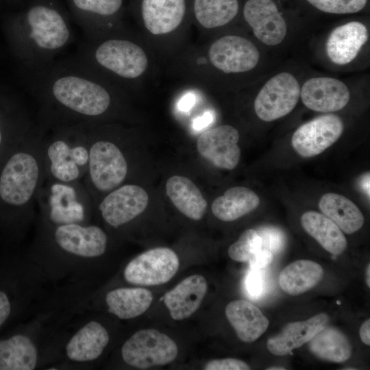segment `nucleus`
Masks as SVG:
<instances>
[{
    "mask_svg": "<svg viewBox=\"0 0 370 370\" xmlns=\"http://www.w3.org/2000/svg\"><path fill=\"white\" fill-rule=\"evenodd\" d=\"M29 95L39 127L98 124L116 114L124 90L74 58L27 69Z\"/></svg>",
    "mask_w": 370,
    "mask_h": 370,
    "instance_id": "1",
    "label": "nucleus"
},
{
    "mask_svg": "<svg viewBox=\"0 0 370 370\" xmlns=\"http://www.w3.org/2000/svg\"><path fill=\"white\" fill-rule=\"evenodd\" d=\"M26 252L56 286L88 287L95 262L108 247V236L92 223L53 224L38 217Z\"/></svg>",
    "mask_w": 370,
    "mask_h": 370,
    "instance_id": "2",
    "label": "nucleus"
},
{
    "mask_svg": "<svg viewBox=\"0 0 370 370\" xmlns=\"http://www.w3.org/2000/svg\"><path fill=\"white\" fill-rule=\"evenodd\" d=\"M76 314L73 297L56 292L34 315L0 336V370L51 369L66 326Z\"/></svg>",
    "mask_w": 370,
    "mask_h": 370,
    "instance_id": "3",
    "label": "nucleus"
},
{
    "mask_svg": "<svg viewBox=\"0 0 370 370\" xmlns=\"http://www.w3.org/2000/svg\"><path fill=\"white\" fill-rule=\"evenodd\" d=\"M14 29L27 69L55 60L74 39L70 18L58 0H29L14 19Z\"/></svg>",
    "mask_w": 370,
    "mask_h": 370,
    "instance_id": "4",
    "label": "nucleus"
},
{
    "mask_svg": "<svg viewBox=\"0 0 370 370\" xmlns=\"http://www.w3.org/2000/svg\"><path fill=\"white\" fill-rule=\"evenodd\" d=\"M73 58L124 90L140 80L149 65L145 49L124 28L85 38Z\"/></svg>",
    "mask_w": 370,
    "mask_h": 370,
    "instance_id": "5",
    "label": "nucleus"
},
{
    "mask_svg": "<svg viewBox=\"0 0 370 370\" xmlns=\"http://www.w3.org/2000/svg\"><path fill=\"white\" fill-rule=\"evenodd\" d=\"M56 288L26 254L0 270V332L15 319L34 315Z\"/></svg>",
    "mask_w": 370,
    "mask_h": 370,
    "instance_id": "6",
    "label": "nucleus"
},
{
    "mask_svg": "<svg viewBox=\"0 0 370 370\" xmlns=\"http://www.w3.org/2000/svg\"><path fill=\"white\" fill-rule=\"evenodd\" d=\"M42 145L47 179L67 183L83 180L89 160L86 124L53 127L44 132Z\"/></svg>",
    "mask_w": 370,
    "mask_h": 370,
    "instance_id": "7",
    "label": "nucleus"
},
{
    "mask_svg": "<svg viewBox=\"0 0 370 370\" xmlns=\"http://www.w3.org/2000/svg\"><path fill=\"white\" fill-rule=\"evenodd\" d=\"M86 130L89 160L82 182L94 205L103 195L123 184L129 163L120 145L106 137L102 123L86 124Z\"/></svg>",
    "mask_w": 370,
    "mask_h": 370,
    "instance_id": "8",
    "label": "nucleus"
},
{
    "mask_svg": "<svg viewBox=\"0 0 370 370\" xmlns=\"http://www.w3.org/2000/svg\"><path fill=\"white\" fill-rule=\"evenodd\" d=\"M110 340L104 324L81 310L68 324L51 369H86L103 356Z\"/></svg>",
    "mask_w": 370,
    "mask_h": 370,
    "instance_id": "9",
    "label": "nucleus"
},
{
    "mask_svg": "<svg viewBox=\"0 0 370 370\" xmlns=\"http://www.w3.org/2000/svg\"><path fill=\"white\" fill-rule=\"evenodd\" d=\"M93 204L82 181L46 178L38 197V217L53 224L90 223Z\"/></svg>",
    "mask_w": 370,
    "mask_h": 370,
    "instance_id": "10",
    "label": "nucleus"
},
{
    "mask_svg": "<svg viewBox=\"0 0 370 370\" xmlns=\"http://www.w3.org/2000/svg\"><path fill=\"white\" fill-rule=\"evenodd\" d=\"M192 0H132L131 8L147 34L155 38L174 35L192 21Z\"/></svg>",
    "mask_w": 370,
    "mask_h": 370,
    "instance_id": "11",
    "label": "nucleus"
},
{
    "mask_svg": "<svg viewBox=\"0 0 370 370\" xmlns=\"http://www.w3.org/2000/svg\"><path fill=\"white\" fill-rule=\"evenodd\" d=\"M175 342L155 329L140 330L122 345L121 356L130 367L145 369L167 365L176 358Z\"/></svg>",
    "mask_w": 370,
    "mask_h": 370,
    "instance_id": "12",
    "label": "nucleus"
},
{
    "mask_svg": "<svg viewBox=\"0 0 370 370\" xmlns=\"http://www.w3.org/2000/svg\"><path fill=\"white\" fill-rule=\"evenodd\" d=\"M86 39L123 29L125 0H66Z\"/></svg>",
    "mask_w": 370,
    "mask_h": 370,
    "instance_id": "13",
    "label": "nucleus"
},
{
    "mask_svg": "<svg viewBox=\"0 0 370 370\" xmlns=\"http://www.w3.org/2000/svg\"><path fill=\"white\" fill-rule=\"evenodd\" d=\"M148 202L149 196L144 188L125 184L103 195L93 207L106 224L118 229L141 214Z\"/></svg>",
    "mask_w": 370,
    "mask_h": 370,
    "instance_id": "14",
    "label": "nucleus"
},
{
    "mask_svg": "<svg viewBox=\"0 0 370 370\" xmlns=\"http://www.w3.org/2000/svg\"><path fill=\"white\" fill-rule=\"evenodd\" d=\"M259 59V51L251 40L241 36L225 35L209 45L205 60L225 74H236L251 71Z\"/></svg>",
    "mask_w": 370,
    "mask_h": 370,
    "instance_id": "15",
    "label": "nucleus"
},
{
    "mask_svg": "<svg viewBox=\"0 0 370 370\" xmlns=\"http://www.w3.org/2000/svg\"><path fill=\"white\" fill-rule=\"evenodd\" d=\"M300 89L293 74L282 72L274 75L264 84L255 99L256 115L267 122L287 115L297 104Z\"/></svg>",
    "mask_w": 370,
    "mask_h": 370,
    "instance_id": "16",
    "label": "nucleus"
},
{
    "mask_svg": "<svg viewBox=\"0 0 370 370\" xmlns=\"http://www.w3.org/2000/svg\"><path fill=\"white\" fill-rule=\"evenodd\" d=\"M180 266L176 253L167 247L146 251L132 260L124 268L123 278L131 284L156 286L169 282Z\"/></svg>",
    "mask_w": 370,
    "mask_h": 370,
    "instance_id": "17",
    "label": "nucleus"
},
{
    "mask_svg": "<svg viewBox=\"0 0 370 370\" xmlns=\"http://www.w3.org/2000/svg\"><path fill=\"white\" fill-rule=\"evenodd\" d=\"M343 130L339 116L332 114L320 116L299 127L292 136L291 143L301 156L313 157L332 145Z\"/></svg>",
    "mask_w": 370,
    "mask_h": 370,
    "instance_id": "18",
    "label": "nucleus"
},
{
    "mask_svg": "<svg viewBox=\"0 0 370 370\" xmlns=\"http://www.w3.org/2000/svg\"><path fill=\"white\" fill-rule=\"evenodd\" d=\"M238 131L221 125L204 131L197 140V149L204 159L217 168L232 170L238 165L241 149Z\"/></svg>",
    "mask_w": 370,
    "mask_h": 370,
    "instance_id": "19",
    "label": "nucleus"
},
{
    "mask_svg": "<svg viewBox=\"0 0 370 370\" xmlns=\"http://www.w3.org/2000/svg\"><path fill=\"white\" fill-rule=\"evenodd\" d=\"M243 17L255 36L267 45H278L284 39L287 26L273 0H247Z\"/></svg>",
    "mask_w": 370,
    "mask_h": 370,
    "instance_id": "20",
    "label": "nucleus"
},
{
    "mask_svg": "<svg viewBox=\"0 0 370 370\" xmlns=\"http://www.w3.org/2000/svg\"><path fill=\"white\" fill-rule=\"evenodd\" d=\"M303 103L319 112H332L344 108L350 99L347 86L341 80L329 77H312L300 89Z\"/></svg>",
    "mask_w": 370,
    "mask_h": 370,
    "instance_id": "21",
    "label": "nucleus"
},
{
    "mask_svg": "<svg viewBox=\"0 0 370 370\" xmlns=\"http://www.w3.org/2000/svg\"><path fill=\"white\" fill-rule=\"evenodd\" d=\"M206 278L198 274L184 279L172 290L166 293L163 301L173 319L188 318L199 308L207 293Z\"/></svg>",
    "mask_w": 370,
    "mask_h": 370,
    "instance_id": "22",
    "label": "nucleus"
},
{
    "mask_svg": "<svg viewBox=\"0 0 370 370\" xmlns=\"http://www.w3.org/2000/svg\"><path fill=\"white\" fill-rule=\"evenodd\" d=\"M368 40L367 27L358 21H351L334 29L326 42L329 59L338 65L353 61Z\"/></svg>",
    "mask_w": 370,
    "mask_h": 370,
    "instance_id": "23",
    "label": "nucleus"
},
{
    "mask_svg": "<svg viewBox=\"0 0 370 370\" xmlns=\"http://www.w3.org/2000/svg\"><path fill=\"white\" fill-rule=\"evenodd\" d=\"M328 321V315L322 312L305 321L289 323L278 334L268 339L267 349L275 356L290 354L293 349L308 343Z\"/></svg>",
    "mask_w": 370,
    "mask_h": 370,
    "instance_id": "24",
    "label": "nucleus"
},
{
    "mask_svg": "<svg viewBox=\"0 0 370 370\" xmlns=\"http://www.w3.org/2000/svg\"><path fill=\"white\" fill-rule=\"evenodd\" d=\"M225 312L238 337L245 343L257 340L266 332L269 325L268 319L261 310L245 299L230 302Z\"/></svg>",
    "mask_w": 370,
    "mask_h": 370,
    "instance_id": "25",
    "label": "nucleus"
},
{
    "mask_svg": "<svg viewBox=\"0 0 370 370\" xmlns=\"http://www.w3.org/2000/svg\"><path fill=\"white\" fill-rule=\"evenodd\" d=\"M152 301V293L141 287H117L104 295L108 312L121 320L141 315L149 308Z\"/></svg>",
    "mask_w": 370,
    "mask_h": 370,
    "instance_id": "26",
    "label": "nucleus"
},
{
    "mask_svg": "<svg viewBox=\"0 0 370 370\" xmlns=\"http://www.w3.org/2000/svg\"><path fill=\"white\" fill-rule=\"evenodd\" d=\"M166 193L173 204L188 218L199 221L204 216L207 201L189 178L173 175L166 183Z\"/></svg>",
    "mask_w": 370,
    "mask_h": 370,
    "instance_id": "27",
    "label": "nucleus"
},
{
    "mask_svg": "<svg viewBox=\"0 0 370 370\" xmlns=\"http://www.w3.org/2000/svg\"><path fill=\"white\" fill-rule=\"evenodd\" d=\"M238 0H192L191 18L201 30H212L229 24L237 16Z\"/></svg>",
    "mask_w": 370,
    "mask_h": 370,
    "instance_id": "28",
    "label": "nucleus"
},
{
    "mask_svg": "<svg viewBox=\"0 0 370 370\" xmlns=\"http://www.w3.org/2000/svg\"><path fill=\"white\" fill-rule=\"evenodd\" d=\"M323 214L332 220L341 231L351 234L363 225L364 217L356 205L343 195L326 193L319 201Z\"/></svg>",
    "mask_w": 370,
    "mask_h": 370,
    "instance_id": "29",
    "label": "nucleus"
},
{
    "mask_svg": "<svg viewBox=\"0 0 370 370\" xmlns=\"http://www.w3.org/2000/svg\"><path fill=\"white\" fill-rule=\"evenodd\" d=\"M259 204L260 199L253 190L243 186H235L217 197L211 209L218 219L233 221L254 210Z\"/></svg>",
    "mask_w": 370,
    "mask_h": 370,
    "instance_id": "30",
    "label": "nucleus"
},
{
    "mask_svg": "<svg viewBox=\"0 0 370 370\" xmlns=\"http://www.w3.org/2000/svg\"><path fill=\"white\" fill-rule=\"evenodd\" d=\"M301 225L326 251L333 255L342 254L347 240L341 229L324 214L308 211L301 218Z\"/></svg>",
    "mask_w": 370,
    "mask_h": 370,
    "instance_id": "31",
    "label": "nucleus"
},
{
    "mask_svg": "<svg viewBox=\"0 0 370 370\" xmlns=\"http://www.w3.org/2000/svg\"><path fill=\"white\" fill-rule=\"evenodd\" d=\"M323 276L322 267L309 260H299L287 265L279 275V284L286 293L296 295L315 286Z\"/></svg>",
    "mask_w": 370,
    "mask_h": 370,
    "instance_id": "32",
    "label": "nucleus"
},
{
    "mask_svg": "<svg viewBox=\"0 0 370 370\" xmlns=\"http://www.w3.org/2000/svg\"><path fill=\"white\" fill-rule=\"evenodd\" d=\"M308 343L310 352L326 361L343 362L352 354V346L347 337L340 330L328 325Z\"/></svg>",
    "mask_w": 370,
    "mask_h": 370,
    "instance_id": "33",
    "label": "nucleus"
},
{
    "mask_svg": "<svg viewBox=\"0 0 370 370\" xmlns=\"http://www.w3.org/2000/svg\"><path fill=\"white\" fill-rule=\"evenodd\" d=\"M262 249V238L254 229L245 230L238 239L228 249L231 259L237 262H249Z\"/></svg>",
    "mask_w": 370,
    "mask_h": 370,
    "instance_id": "34",
    "label": "nucleus"
},
{
    "mask_svg": "<svg viewBox=\"0 0 370 370\" xmlns=\"http://www.w3.org/2000/svg\"><path fill=\"white\" fill-rule=\"evenodd\" d=\"M318 10L330 14H353L362 10L367 0H307Z\"/></svg>",
    "mask_w": 370,
    "mask_h": 370,
    "instance_id": "35",
    "label": "nucleus"
},
{
    "mask_svg": "<svg viewBox=\"0 0 370 370\" xmlns=\"http://www.w3.org/2000/svg\"><path fill=\"white\" fill-rule=\"evenodd\" d=\"M262 238V248L269 250L273 254L280 250L284 244V235L275 227H265L258 232Z\"/></svg>",
    "mask_w": 370,
    "mask_h": 370,
    "instance_id": "36",
    "label": "nucleus"
},
{
    "mask_svg": "<svg viewBox=\"0 0 370 370\" xmlns=\"http://www.w3.org/2000/svg\"><path fill=\"white\" fill-rule=\"evenodd\" d=\"M206 370H249L250 367L244 361L236 358L215 359L208 362Z\"/></svg>",
    "mask_w": 370,
    "mask_h": 370,
    "instance_id": "37",
    "label": "nucleus"
},
{
    "mask_svg": "<svg viewBox=\"0 0 370 370\" xmlns=\"http://www.w3.org/2000/svg\"><path fill=\"white\" fill-rule=\"evenodd\" d=\"M246 289L254 298L259 297L263 291V280L260 270L251 269L245 280Z\"/></svg>",
    "mask_w": 370,
    "mask_h": 370,
    "instance_id": "38",
    "label": "nucleus"
},
{
    "mask_svg": "<svg viewBox=\"0 0 370 370\" xmlns=\"http://www.w3.org/2000/svg\"><path fill=\"white\" fill-rule=\"evenodd\" d=\"M273 254L268 249L262 248L249 261L251 269L260 270L267 267L273 260Z\"/></svg>",
    "mask_w": 370,
    "mask_h": 370,
    "instance_id": "39",
    "label": "nucleus"
},
{
    "mask_svg": "<svg viewBox=\"0 0 370 370\" xmlns=\"http://www.w3.org/2000/svg\"><path fill=\"white\" fill-rule=\"evenodd\" d=\"M360 337L363 343L370 345V319L366 320L360 326Z\"/></svg>",
    "mask_w": 370,
    "mask_h": 370,
    "instance_id": "40",
    "label": "nucleus"
},
{
    "mask_svg": "<svg viewBox=\"0 0 370 370\" xmlns=\"http://www.w3.org/2000/svg\"><path fill=\"white\" fill-rule=\"evenodd\" d=\"M369 173H367L360 180V185L363 192L369 197Z\"/></svg>",
    "mask_w": 370,
    "mask_h": 370,
    "instance_id": "41",
    "label": "nucleus"
},
{
    "mask_svg": "<svg viewBox=\"0 0 370 370\" xmlns=\"http://www.w3.org/2000/svg\"><path fill=\"white\" fill-rule=\"evenodd\" d=\"M366 283L368 287H370V264L367 265L366 269Z\"/></svg>",
    "mask_w": 370,
    "mask_h": 370,
    "instance_id": "42",
    "label": "nucleus"
},
{
    "mask_svg": "<svg viewBox=\"0 0 370 370\" xmlns=\"http://www.w3.org/2000/svg\"><path fill=\"white\" fill-rule=\"evenodd\" d=\"M3 141V133L2 129L0 127V149L2 146Z\"/></svg>",
    "mask_w": 370,
    "mask_h": 370,
    "instance_id": "43",
    "label": "nucleus"
},
{
    "mask_svg": "<svg viewBox=\"0 0 370 370\" xmlns=\"http://www.w3.org/2000/svg\"><path fill=\"white\" fill-rule=\"evenodd\" d=\"M267 370H284L286 369L284 367H272L267 368Z\"/></svg>",
    "mask_w": 370,
    "mask_h": 370,
    "instance_id": "44",
    "label": "nucleus"
}]
</instances>
